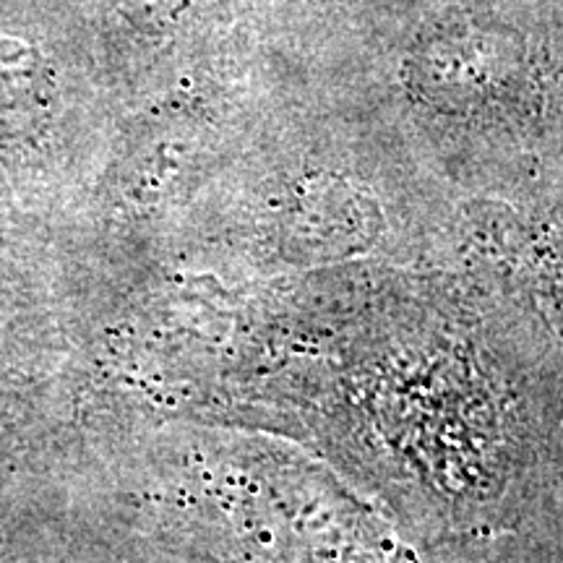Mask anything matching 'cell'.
Returning <instances> with one entry per match:
<instances>
[{
    "label": "cell",
    "mask_w": 563,
    "mask_h": 563,
    "mask_svg": "<svg viewBox=\"0 0 563 563\" xmlns=\"http://www.w3.org/2000/svg\"><path fill=\"white\" fill-rule=\"evenodd\" d=\"M514 40L488 21L443 19L420 34L410 58L412 81L433 100L464 102L488 97L509 79Z\"/></svg>",
    "instance_id": "obj_1"
},
{
    "label": "cell",
    "mask_w": 563,
    "mask_h": 563,
    "mask_svg": "<svg viewBox=\"0 0 563 563\" xmlns=\"http://www.w3.org/2000/svg\"><path fill=\"white\" fill-rule=\"evenodd\" d=\"M47 81L40 47L21 37H0V102L30 100Z\"/></svg>",
    "instance_id": "obj_2"
}]
</instances>
